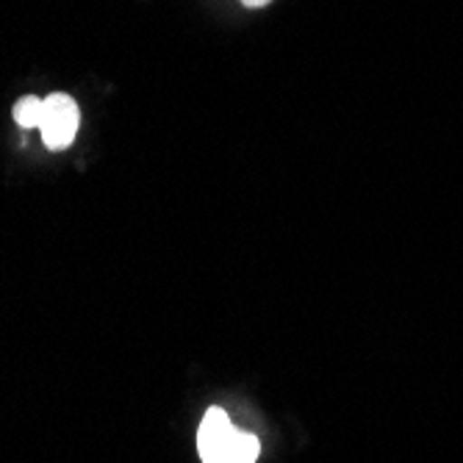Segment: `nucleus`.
Segmentation results:
<instances>
[{"label": "nucleus", "mask_w": 463, "mask_h": 463, "mask_svg": "<svg viewBox=\"0 0 463 463\" xmlns=\"http://www.w3.org/2000/svg\"><path fill=\"white\" fill-rule=\"evenodd\" d=\"M197 449L203 463H256L261 455V441L231 425V419L222 408H208L200 430H197Z\"/></svg>", "instance_id": "1"}, {"label": "nucleus", "mask_w": 463, "mask_h": 463, "mask_svg": "<svg viewBox=\"0 0 463 463\" xmlns=\"http://www.w3.org/2000/svg\"><path fill=\"white\" fill-rule=\"evenodd\" d=\"M80 125V111L78 103L64 95V92H53L45 98V114H42V142L48 145V150H67L78 134Z\"/></svg>", "instance_id": "2"}, {"label": "nucleus", "mask_w": 463, "mask_h": 463, "mask_svg": "<svg viewBox=\"0 0 463 463\" xmlns=\"http://www.w3.org/2000/svg\"><path fill=\"white\" fill-rule=\"evenodd\" d=\"M42 114H45V100H39L33 95H25L14 103V122L20 128H39L42 125Z\"/></svg>", "instance_id": "3"}, {"label": "nucleus", "mask_w": 463, "mask_h": 463, "mask_svg": "<svg viewBox=\"0 0 463 463\" xmlns=\"http://www.w3.org/2000/svg\"><path fill=\"white\" fill-rule=\"evenodd\" d=\"M244 6H250V9H261V6H267V4H272V0H241Z\"/></svg>", "instance_id": "4"}]
</instances>
